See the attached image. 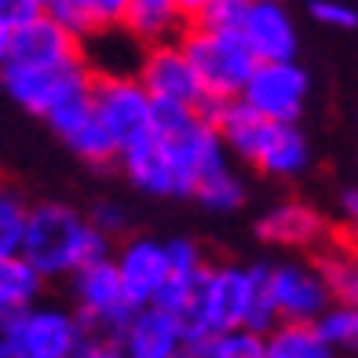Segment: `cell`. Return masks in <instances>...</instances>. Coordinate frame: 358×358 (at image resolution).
<instances>
[{"label": "cell", "instance_id": "cell-1", "mask_svg": "<svg viewBox=\"0 0 358 358\" xmlns=\"http://www.w3.org/2000/svg\"><path fill=\"white\" fill-rule=\"evenodd\" d=\"M22 256L44 271V278H59L95 259H106L110 234H103L92 220L77 216L70 205H37L29 208Z\"/></svg>", "mask_w": 358, "mask_h": 358}, {"label": "cell", "instance_id": "cell-2", "mask_svg": "<svg viewBox=\"0 0 358 358\" xmlns=\"http://www.w3.org/2000/svg\"><path fill=\"white\" fill-rule=\"evenodd\" d=\"M183 48L198 70L205 95H220V99H234V95L245 92L249 77L256 70V55L249 41L241 34H216V29H205V26H194L183 29Z\"/></svg>", "mask_w": 358, "mask_h": 358}, {"label": "cell", "instance_id": "cell-3", "mask_svg": "<svg viewBox=\"0 0 358 358\" xmlns=\"http://www.w3.org/2000/svg\"><path fill=\"white\" fill-rule=\"evenodd\" d=\"M80 351V318L59 307L4 311L0 355L4 358H73Z\"/></svg>", "mask_w": 358, "mask_h": 358}, {"label": "cell", "instance_id": "cell-4", "mask_svg": "<svg viewBox=\"0 0 358 358\" xmlns=\"http://www.w3.org/2000/svg\"><path fill=\"white\" fill-rule=\"evenodd\" d=\"M92 103L106 128L117 136L121 150L154 136V95L139 77L103 70L92 77Z\"/></svg>", "mask_w": 358, "mask_h": 358}, {"label": "cell", "instance_id": "cell-5", "mask_svg": "<svg viewBox=\"0 0 358 358\" xmlns=\"http://www.w3.org/2000/svg\"><path fill=\"white\" fill-rule=\"evenodd\" d=\"M92 70L85 59L55 62V66H4V88L22 110L44 117L48 110L66 103L70 95L92 88Z\"/></svg>", "mask_w": 358, "mask_h": 358}, {"label": "cell", "instance_id": "cell-6", "mask_svg": "<svg viewBox=\"0 0 358 358\" xmlns=\"http://www.w3.org/2000/svg\"><path fill=\"white\" fill-rule=\"evenodd\" d=\"M0 59L4 66H55L80 59V37H73L52 11H41L22 26L0 29Z\"/></svg>", "mask_w": 358, "mask_h": 358}, {"label": "cell", "instance_id": "cell-7", "mask_svg": "<svg viewBox=\"0 0 358 358\" xmlns=\"http://www.w3.org/2000/svg\"><path fill=\"white\" fill-rule=\"evenodd\" d=\"M241 99L274 121H296L307 99V73L292 59H264L256 62Z\"/></svg>", "mask_w": 358, "mask_h": 358}, {"label": "cell", "instance_id": "cell-8", "mask_svg": "<svg viewBox=\"0 0 358 358\" xmlns=\"http://www.w3.org/2000/svg\"><path fill=\"white\" fill-rule=\"evenodd\" d=\"M271 285L278 300V315L289 322H318L336 303L325 271L315 264H278L271 267Z\"/></svg>", "mask_w": 358, "mask_h": 358}, {"label": "cell", "instance_id": "cell-9", "mask_svg": "<svg viewBox=\"0 0 358 358\" xmlns=\"http://www.w3.org/2000/svg\"><path fill=\"white\" fill-rule=\"evenodd\" d=\"M139 80L150 88L154 99H179V103H194V106L205 99V85H201L198 70H194L183 41L146 44Z\"/></svg>", "mask_w": 358, "mask_h": 358}, {"label": "cell", "instance_id": "cell-10", "mask_svg": "<svg viewBox=\"0 0 358 358\" xmlns=\"http://www.w3.org/2000/svg\"><path fill=\"white\" fill-rule=\"evenodd\" d=\"M117 267L128 289V300L136 307L154 303L157 292L165 289V282L172 278V259H169V245H157L150 238H136L117 252Z\"/></svg>", "mask_w": 358, "mask_h": 358}, {"label": "cell", "instance_id": "cell-11", "mask_svg": "<svg viewBox=\"0 0 358 358\" xmlns=\"http://www.w3.org/2000/svg\"><path fill=\"white\" fill-rule=\"evenodd\" d=\"M179 351H187V336L176 315H169L157 303L136 307L132 322H128L124 336V355L132 358H172Z\"/></svg>", "mask_w": 358, "mask_h": 358}, {"label": "cell", "instance_id": "cell-12", "mask_svg": "<svg viewBox=\"0 0 358 358\" xmlns=\"http://www.w3.org/2000/svg\"><path fill=\"white\" fill-rule=\"evenodd\" d=\"M213 124L220 128L227 150L238 154L241 161H252V165H256L259 150L267 146V139H271V132H274V124H278V121L267 117V113H259L256 106H249L241 95H234V99H223V106H220Z\"/></svg>", "mask_w": 358, "mask_h": 358}, {"label": "cell", "instance_id": "cell-13", "mask_svg": "<svg viewBox=\"0 0 358 358\" xmlns=\"http://www.w3.org/2000/svg\"><path fill=\"white\" fill-rule=\"evenodd\" d=\"M241 37L249 41L252 55L264 62V59H292L296 55V26H292L289 11L282 8V0H256L245 29Z\"/></svg>", "mask_w": 358, "mask_h": 358}, {"label": "cell", "instance_id": "cell-14", "mask_svg": "<svg viewBox=\"0 0 358 358\" xmlns=\"http://www.w3.org/2000/svg\"><path fill=\"white\" fill-rule=\"evenodd\" d=\"M256 234L285 249H315L325 238V220L303 201H282L256 223Z\"/></svg>", "mask_w": 358, "mask_h": 358}, {"label": "cell", "instance_id": "cell-15", "mask_svg": "<svg viewBox=\"0 0 358 358\" xmlns=\"http://www.w3.org/2000/svg\"><path fill=\"white\" fill-rule=\"evenodd\" d=\"M121 165H124L128 179L146 194H183L176 161H172V154L165 150V143H161L157 136H146L143 143L121 150Z\"/></svg>", "mask_w": 358, "mask_h": 358}, {"label": "cell", "instance_id": "cell-16", "mask_svg": "<svg viewBox=\"0 0 358 358\" xmlns=\"http://www.w3.org/2000/svg\"><path fill=\"white\" fill-rule=\"evenodd\" d=\"M132 0H48V11L70 29L73 37H95L113 26H124Z\"/></svg>", "mask_w": 358, "mask_h": 358}, {"label": "cell", "instance_id": "cell-17", "mask_svg": "<svg viewBox=\"0 0 358 358\" xmlns=\"http://www.w3.org/2000/svg\"><path fill=\"white\" fill-rule=\"evenodd\" d=\"M245 307H249V271L220 267L208 274V322H213V329L245 325Z\"/></svg>", "mask_w": 358, "mask_h": 358}, {"label": "cell", "instance_id": "cell-18", "mask_svg": "<svg viewBox=\"0 0 358 358\" xmlns=\"http://www.w3.org/2000/svg\"><path fill=\"white\" fill-rule=\"evenodd\" d=\"M307 161H311V154H307L303 136L296 132V121H278L271 139H267V146L256 157V169L267 172V176L289 179V176H300L307 169Z\"/></svg>", "mask_w": 358, "mask_h": 358}, {"label": "cell", "instance_id": "cell-19", "mask_svg": "<svg viewBox=\"0 0 358 358\" xmlns=\"http://www.w3.org/2000/svg\"><path fill=\"white\" fill-rule=\"evenodd\" d=\"M183 19L187 15L176 0H132L124 15V34L143 44H157V41H169V34Z\"/></svg>", "mask_w": 358, "mask_h": 358}, {"label": "cell", "instance_id": "cell-20", "mask_svg": "<svg viewBox=\"0 0 358 358\" xmlns=\"http://www.w3.org/2000/svg\"><path fill=\"white\" fill-rule=\"evenodd\" d=\"M41 282H44V271L37 264H29L22 252L0 256V307H4V311L34 307Z\"/></svg>", "mask_w": 358, "mask_h": 358}, {"label": "cell", "instance_id": "cell-21", "mask_svg": "<svg viewBox=\"0 0 358 358\" xmlns=\"http://www.w3.org/2000/svg\"><path fill=\"white\" fill-rule=\"evenodd\" d=\"M333 348L325 344L315 322H289L282 318L267 333V358H325Z\"/></svg>", "mask_w": 358, "mask_h": 358}, {"label": "cell", "instance_id": "cell-22", "mask_svg": "<svg viewBox=\"0 0 358 358\" xmlns=\"http://www.w3.org/2000/svg\"><path fill=\"white\" fill-rule=\"evenodd\" d=\"M194 358H267V333H256L249 325L234 329H216L194 348H187Z\"/></svg>", "mask_w": 358, "mask_h": 358}, {"label": "cell", "instance_id": "cell-23", "mask_svg": "<svg viewBox=\"0 0 358 358\" xmlns=\"http://www.w3.org/2000/svg\"><path fill=\"white\" fill-rule=\"evenodd\" d=\"M249 271V307H245V325L256 333H271L282 322L278 315V300H274V285H271V267L256 264Z\"/></svg>", "mask_w": 358, "mask_h": 358}, {"label": "cell", "instance_id": "cell-24", "mask_svg": "<svg viewBox=\"0 0 358 358\" xmlns=\"http://www.w3.org/2000/svg\"><path fill=\"white\" fill-rule=\"evenodd\" d=\"M62 143H66L77 157L92 161V165H106V161L121 157V143H117V136L106 128V121L99 117V113H92V117L80 124L70 139H62Z\"/></svg>", "mask_w": 358, "mask_h": 358}, {"label": "cell", "instance_id": "cell-25", "mask_svg": "<svg viewBox=\"0 0 358 358\" xmlns=\"http://www.w3.org/2000/svg\"><path fill=\"white\" fill-rule=\"evenodd\" d=\"M318 267L325 271V278L333 285V296L340 303H355L358 307V252L340 245L318 256Z\"/></svg>", "mask_w": 358, "mask_h": 358}, {"label": "cell", "instance_id": "cell-26", "mask_svg": "<svg viewBox=\"0 0 358 358\" xmlns=\"http://www.w3.org/2000/svg\"><path fill=\"white\" fill-rule=\"evenodd\" d=\"M194 198H198L205 208H213V213H231V208H238L241 201H245V187H241V179L231 172V169H216L208 172L198 190H194Z\"/></svg>", "mask_w": 358, "mask_h": 358}, {"label": "cell", "instance_id": "cell-27", "mask_svg": "<svg viewBox=\"0 0 358 358\" xmlns=\"http://www.w3.org/2000/svg\"><path fill=\"white\" fill-rule=\"evenodd\" d=\"M318 333L325 336V344L336 351H358V307L355 303H333L318 322Z\"/></svg>", "mask_w": 358, "mask_h": 358}, {"label": "cell", "instance_id": "cell-28", "mask_svg": "<svg viewBox=\"0 0 358 358\" xmlns=\"http://www.w3.org/2000/svg\"><path fill=\"white\" fill-rule=\"evenodd\" d=\"M252 4H256V0H208V4L194 15L190 22L205 26V29H216V34H241Z\"/></svg>", "mask_w": 358, "mask_h": 358}, {"label": "cell", "instance_id": "cell-29", "mask_svg": "<svg viewBox=\"0 0 358 358\" xmlns=\"http://www.w3.org/2000/svg\"><path fill=\"white\" fill-rule=\"evenodd\" d=\"M26 227H29V208L15 194H4L0 198V256L22 252Z\"/></svg>", "mask_w": 358, "mask_h": 358}, {"label": "cell", "instance_id": "cell-30", "mask_svg": "<svg viewBox=\"0 0 358 358\" xmlns=\"http://www.w3.org/2000/svg\"><path fill=\"white\" fill-rule=\"evenodd\" d=\"M311 19L329 26V29H355L358 11L348 4V0H311Z\"/></svg>", "mask_w": 358, "mask_h": 358}, {"label": "cell", "instance_id": "cell-31", "mask_svg": "<svg viewBox=\"0 0 358 358\" xmlns=\"http://www.w3.org/2000/svg\"><path fill=\"white\" fill-rule=\"evenodd\" d=\"M41 11H48V8H41L37 0H0V29L22 26L29 19H37Z\"/></svg>", "mask_w": 358, "mask_h": 358}, {"label": "cell", "instance_id": "cell-32", "mask_svg": "<svg viewBox=\"0 0 358 358\" xmlns=\"http://www.w3.org/2000/svg\"><path fill=\"white\" fill-rule=\"evenodd\" d=\"M95 227H99V231L103 234H121L124 231V227H128V216H124V208L117 205V201H103V205H95L92 208V216H88Z\"/></svg>", "mask_w": 358, "mask_h": 358}, {"label": "cell", "instance_id": "cell-33", "mask_svg": "<svg viewBox=\"0 0 358 358\" xmlns=\"http://www.w3.org/2000/svg\"><path fill=\"white\" fill-rule=\"evenodd\" d=\"M169 245V259H172V271H198L205 267V259L198 252V245L187 238H176V241H165Z\"/></svg>", "mask_w": 358, "mask_h": 358}, {"label": "cell", "instance_id": "cell-34", "mask_svg": "<svg viewBox=\"0 0 358 358\" xmlns=\"http://www.w3.org/2000/svg\"><path fill=\"white\" fill-rule=\"evenodd\" d=\"M340 208H344L348 220H358V187H351V190L340 194Z\"/></svg>", "mask_w": 358, "mask_h": 358}, {"label": "cell", "instance_id": "cell-35", "mask_svg": "<svg viewBox=\"0 0 358 358\" xmlns=\"http://www.w3.org/2000/svg\"><path fill=\"white\" fill-rule=\"evenodd\" d=\"M176 4L183 8V15H187V19H194V15H198V11L208 4V0H176Z\"/></svg>", "mask_w": 358, "mask_h": 358}, {"label": "cell", "instance_id": "cell-36", "mask_svg": "<svg viewBox=\"0 0 358 358\" xmlns=\"http://www.w3.org/2000/svg\"><path fill=\"white\" fill-rule=\"evenodd\" d=\"M344 245L358 252V220H351V227H348V234H344Z\"/></svg>", "mask_w": 358, "mask_h": 358}, {"label": "cell", "instance_id": "cell-37", "mask_svg": "<svg viewBox=\"0 0 358 358\" xmlns=\"http://www.w3.org/2000/svg\"><path fill=\"white\" fill-rule=\"evenodd\" d=\"M37 4H41V8H48V0H37Z\"/></svg>", "mask_w": 358, "mask_h": 358}]
</instances>
